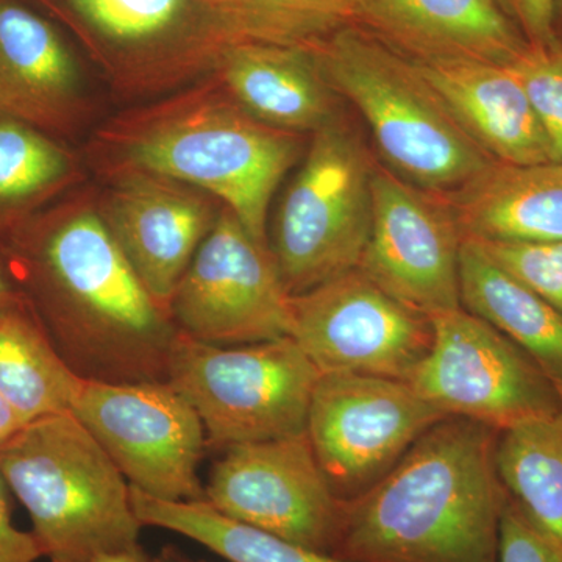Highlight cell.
<instances>
[{
	"label": "cell",
	"mask_w": 562,
	"mask_h": 562,
	"mask_svg": "<svg viewBox=\"0 0 562 562\" xmlns=\"http://www.w3.org/2000/svg\"><path fill=\"white\" fill-rule=\"evenodd\" d=\"M0 251L66 364L81 380L168 382L179 328L87 203L31 217Z\"/></svg>",
	"instance_id": "obj_1"
},
{
	"label": "cell",
	"mask_w": 562,
	"mask_h": 562,
	"mask_svg": "<svg viewBox=\"0 0 562 562\" xmlns=\"http://www.w3.org/2000/svg\"><path fill=\"white\" fill-rule=\"evenodd\" d=\"M497 430L446 417L383 479L344 501L333 557L349 562H498L508 491Z\"/></svg>",
	"instance_id": "obj_2"
},
{
	"label": "cell",
	"mask_w": 562,
	"mask_h": 562,
	"mask_svg": "<svg viewBox=\"0 0 562 562\" xmlns=\"http://www.w3.org/2000/svg\"><path fill=\"white\" fill-rule=\"evenodd\" d=\"M297 136L258 121L216 83L117 124L106 139L116 147L121 171L157 173L198 188L268 244L273 192L302 155Z\"/></svg>",
	"instance_id": "obj_3"
},
{
	"label": "cell",
	"mask_w": 562,
	"mask_h": 562,
	"mask_svg": "<svg viewBox=\"0 0 562 562\" xmlns=\"http://www.w3.org/2000/svg\"><path fill=\"white\" fill-rule=\"evenodd\" d=\"M0 472L50 562L139 546L131 484L72 413L29 422L0 446Z\"/></svg>",
	"instance_id": "obj_4"
},
{
	"label": "cell",
	"mask_w": 562,
	"mask_h": 562,
	"mask_svg": "<svg viewBox=\"0 0 562 562\" xmlns=\"http://www.w3.org/2000/svg\"><path fill=\"white\" fill-rule=\"evenodd\" d=\"M312 54L328 87L360 111L384 160L408 183L449 195L494 162L416 65L360 25L333 33Z\"/></svg>",
	"instance_id": "obj_5"
},
{
	"label": "cell",
	"mask_w": 562,
	"mask_h": 562,
	"mask_svg": "<svg viewBox=\"0 0 562 562\" xmlns=\"http://www.w3.org/2000/svg\"><path fill=\"white\" fill-rule=\"evenodd\" d=\"M319 376L290 336L224 347L179 330L168 383L201 417L206 443L227 450L305 432Z\"/></svg>",
	"instance_id": "obj_6"
},
{
	"label": "cell",
	"mask_w": 562,
	"mask_h": 562,
	"mask_svg": "<svg viewBox=\"0 0 562 562\" xmlns=\"http://www.w3.org/2000/svg\"><path fill=\"white\" fill-rule=\"evenodd\" d=\"M372 169L360 140L338 121L313 133L269 246L291 295L360 268L371 235Z\"/></svg>",
	"instance_id": "obj_7"
},
{
	"label": "cell",
	"mask_w": 562,
	"mask_h": 562,
	"mask_svg": "<svg viewBox=\"0 0 562 562\" xmlns=\"http://www.w3.org/2000/svg\"><path fill=\"white\" fill-rule=\"evenodd\" d=\"M430 322V350L408 383L439 412L497 431L562 413L538 364L486 321L461 306Z\"/></svg>",
	"instance_id": "obj_8"
},
{
	"label": "cell",
	"mask_w": 562,
	"mask_h": 562,
	"mask_svg": "<svg viewBox=\"0 0 562 562\" xmlns=\"http://www.w3.org/2000/svg\"><path fill=\"white\" fill-rule=\"evenodd\" d=\"M70 413L98 439L135 490L171 502L205 501L199 479L205 428L168 382L83 380Z\"/></svg>",
	"instance_id": "obj_9"
},
{
	"label": "cell",
	"mask_w": 562,
	"mask_h": 562,
	"mask_svg": "<svg viewBox=\"0 0 562 562\" xmlns=\"http://www.w3.org/2000/svg\"><path fill=\"white\" fill-rule=\"evenodd\" d=\"M177 328L213 346L291 338L292 295L269 244L222 205L171 302Z\"/></svg>",
	"instance_id": "obj_10"
},
{
	"label": "cell",
	"mask_w": 562,
	"mask_h": 562,
	"mask_svg": "<svg viewBox=\"0 0 562 562\" xmlns=\"http://www.w3.org/2000/svg\"><path fill=\"white\" fill-rule=\"evenodd\" d=\"M408 382L355 373H321L306 436L341 501L372 487L432 425L446 419Z\"/></svg>",
	"instance_id": "obj_11"
},
{
	"label": "cell",
	"mask_w": 562,
	"mask_h": 562,
	"mask_svg": "<svg viewBox=\"0 0 562 562\" xmlns=\"http://www.w3.org/2000/svg\"><path fill=\"white\" fill-rule=\"evenodd\" d=\"M291 338L321 373L409 382L430 350L432 327L430 317L353 269L292 295Z\"/></svg>",
	"instance_id": "obj_12"
},
{
	"label": "cell",
	"mask_w": 562,
	"mask_h": 562,
	"mask_svg": "<svg viewBox=\"0 0 562 562\" xmlns=\"http://www.w3.org/2000/svg\"><path fill=\"white\" fill-rule=\"evenodd\" d=\"M205 501L238 522L333 554L344 501L333 491L306 431L225 450Z\"/></svg>",
	"instance_id": "obj_13"
},
{
	"label": "cell",
	"mask_w": 562,
	"mask_h": 562,
	"mask_svg": "<svg viewBox=\"0 0 562 562\" xmlns=\"http://www.w3.org/2000/svg\"><path fill=\"white\" fill-rule=\"evenodd\" d=\"M372 225L360 271L414 312L461 308L462 236L449 205L382 168L372 169Z\"/></svg>",
	"instance_id": "obj_14"
},
{
	"label": "cell",
	"mask_w": 562,
	"mask_h": 562,
	"mask_svg": "<svg viewBox=\"0 0 562 562\" xmlns=\"http://www.w3.org/2000/svg\"><path fill=\"white\" fill-rule=\"evenodd\" d=\"M213 198L181 181L121 171L101 216L133 271L171 316V302L217 220Z\"/></svg>",
	"instance_id": "obj_15"
},
{
	"label": "cell",
	"mask_w": 562,
	"mask_h": 562,
	"mask_svg": "<svg viewBox=\"0 0 562 562\" xmlns=\"http://www.w3.org/2000/svg\"><path fill=\"white\" fill-rule=\"evenodd\" d=\"M357 25L417 63L509 65L528 46L502 0H361Z\"/></svg>",
	"instance_id": "obj_16"
},
{
	"label": "cell",
	"mask_w": 562,
	"mask_h": 562,
	"mask_svg": "<svg viewBox=\"0 0 562 562\" xmlns=\"http://www.w3.org/2000/svg\"><path fill=\"white\" fill-rule=\"evenodd\" d=\"M469 136L494 161H553L549 140L509 65L479 60L413 61Z\"/></svg>",
	"instance_id": "obj_17"
},
{
	"label": "cell",
	"mask_w": 562,
	"mask_h": 562,
	"mask_svg": "<svg viewBox=\"0 0 562 562\" xmlns=\"http://www.w3.org/2000/svg\"><path fill=\"white\" fill-rule=\"evenodd\" d=\"M81 90L79 66L49 22L0 3V120L61 131L79 109Z\"/></svg>",
	"instance_id": "obj_18"
},
{
	"label": "cell",
	"mask_w": 562,
	"mask_h": 562,
	"mask_svg": "<svg viewBox=\"0 0 562 562\" xmlns=\"http://www.w3.org/2000/svg\"><path fill=\"white\" fill-rule=\"evenodd\" d=\"M220 85L258 121L279 131L317 132L335 121L333 91L312 50L239 44L222 50Z\"/></svg>",
	"instance_id": "obj_19"
},
{
	"label": "cell",
	"mask_w": 562,
	"mask_h": 562,
	"mask_svg": "<svg viewBox=\"0 0 562 562\" xmlns=\"http://www.w3.org/2000/svg\"><path fill=\"white\" fill-rule=\"evenodd\" d=\"M449 199L462 239L562 241V162L494 161Z\"/></svg>",
	"instance_id": "obj_20"
},
{
	"label": "cell",
	"mask_w": 562,
	"mask_h": 562,
	"mask_svg": "<svg viewBox=\"0 0 562 562\" xmlns=\"http://www.w3.org/2000/svg\"><path fill=\"white\" fill-rule=\"evenodd\" d=\"M460 297L462 308L497 328L538 364L562 402V313L473 239L461 244Z\"/></svg>",
	"instance_id": "obj_21"
},
{
	"label": "cell",
	"mask_w": 562,
	"mask_h": 562,
	"mask_svg": "<svg viewBox=\"0 0 562 562\" xmlns=\"http://www.w3.org/2000/svg\"><path fill=\"white\" fill-rule=\"evenodd\" d=\"M81 383L27 299L0 313V395L25 424L69 413Z\"/></svg>",
	"instance_id": "obj_22"
},
{
	"label": "cell",
	"mask_w": 562,
	"mask_h": 562,
	"mask_svg": "<svg viewBox=\"0 0 562 562\" xmlns=\"http://www.w3.org/2000/svg\"><path fill=\"white\" fill-rule=\"evenodd\" d=\"M224 50L272 44L312 50L333 33L357 25L361 0H195Z\"/></svg>",
	"instance_id": "obj_23"
},
{
	"label": "cell",
	"mask_w": 562,
	"mask_h": 562,
	"mask_svg": "<svg viewBox=\"0 0 562 562\" xmlns=\"http://www.w3.org/2000/svg\"><path fill=\"white\" fill-rule=\"evenodd\" d=\"M131 494L143 527L179 532L228 562H349L233 520L206 501H161L132 486Z\"/></svg>",
	"instance_id": "obj_24"
},
{
	"label": "cell",
	"mask_w": 562,
	"mask_h": 562,
	"mask_svg": "<svg viewBox=\"0 0 562 562\" xmlns=\"http://www.w3.org/2000/svg\"><path fill=\"white\" fill-rule=\"evenodd\" d=\"M495 464L514 501L562 541V413L498 432Z\"/></svg>",
	"instance_id": "obj_25"
},
{
	"label": "cell",
	"mask_w": 562,
	"mask_h": 562,
	"mask_svg": "<svg viewBox=\"0 0 562 562\" xmlns=\"http://www.w3.org/2000/svg\"><path fill=\"white\" fill-rule=\"evenodd\" d=\"M72 157L32 125L0 120V238L72 180Z\"/></svg>",
	"instance_id": "obj_26"
},
{
	"label": "cell",
	"mask_w": 562,
	"mask_h": 562,
	"mask_svg": "<svg viewBox=\"0 0 562 562\" xmlns=\"http://www.w3.org/2000/svg\"><path fill=\"white\" fill-rule=\"evenodd\" d=\"M509 68L516 74L541 124L554 162H562V43H528Z\"/></svg>",
	"instance_id": "obj_27"
},
{
	"label": "cell",
	"mask_w": 562,
	"mask_h": 562,
	"mask_svg": "<svg viewBox=\"0 0 562 562\" xmlns=\"http://www.w3.org/2000/svg\"><path fill=\"white\" fill-rule=\"evenodd\" d=\"M111 40L135 43L161 35L179 20L188 0H69Z\"/></svg>",
	"instance_id": "obj_28"
},
{
	"label": "cell",
	"mask_w": 562,
	"mask_h": 562,
	"mask_svg": "<svg viewBox=\"0 0 562 562\" xmlns=\"http://www.w3.org/2000/svg\"><path fill=\"white\" fill-rule=\"evenodd\" d=\"M476 243L506 272L562 313V241Z\"/></svg>",
	"instance_id": "obj_29"
},
{
	"label": "cell",
	"mask_w": 562,
	"mask_h": 562,
	"mask_svg": "<svg viewBox=\"0 0 562 562\" xmlns=\"http://www.w3.org/2000/svg\"><path fill=\"white\" fill-rule=\"evenodd\" d=\"M498 562H562V541L536 524L512 495L498 532Z\"/></svg>",
	"instance_id": "obj_30"
},
{
	"label": "cell",
	"mask_w": 562,
	"mask_h": 562,
	"mask_svg": "<svg viewBox=\"0 0 562 562\" xmlns=\"http://www.w3.org/2000/svg\"><path fill=\"white\" fill-rule=\"evenodd\" d=\"M519 25L528 43L549 44L557 41L554 22L558 18V0H502Z\"/></svg>",
	"instance_id": "obj_31"
},
{
	"label": "cell",
	"mask_w": 562,
	"mask_h": 562,
	"mask_svg": "<svg viewBox=\"0 0 562 562\" xmlns=\"http://www.w3.org/2000/svg\"><path fill=\"white\" fill-rule=\"evenodd\" d=\"M43 557L35 535L22 531L13 524L9 486L0 472V562H36Z\"/></svg>",
	"instance_id": "obj_32"
},
{
	"label": "cell",
	"mask_w": 562,
	"mask_h": 562,
	"mask_svg": "<svg viewBox=\"0 0 562 562\" xmlns=\"http://www.w3.org/2000/svg\"><path fill=\"white\" fill-rule=\"evenodd\" d=\"M24 301V294L18 286L5 258L0 254V313L13 308V306L20 305Z\"/></svg>",
	"instance_id": "obj_33"
},
{
	"label": "cell",
	"mask_w": 562,
	"mask_h": 562,
	"mask_svg": "<svg viewBox=\"0 0 562 562\" xmlns=\"http://www.w3.org/2000/svg\"><path fill=\"white\" fill-rule=\"evenodd\" d=\"M25 422L21 419L20 414L3 401L0 395V446L10 439L14 432L20 431L24 427Z\"/></svg>",
	"instance_id": "obj_34"
},
{
	"label": "cell",
	"mask_w": 562,
	"mask_h": 562,
	"mask_svg": "<svg viewBox=\"0 0 562 562\" xmlns=\"http://www.w3.org/2000/svg\"><path fill=\"white\" fill-rule=\"evenodd\" d=\"M87 562H151L150 558L144 552L143 547H133V549L120 550V552H110L98 554Z\"/></svg>",
	"instance_id": "obj_35"
},
{
	"label": "cell",
	"mask_w": 562,
	"mask_h": 562,
	"mask_svg": "<svg viewBox=\"0 0 562 562\" xmlns=\"http://www.w3.org/2000/svg\"><path fill=\"white\" fill-rule=\"evenodd\" d=\"M151 562H195L191 560H187V558L180 557L177 553H165L162 557L158 558V560Z\"/></svg>",
	"instance_id": "obj_36"
},
{
	"label": "cell",
	"mask_w": 562,
	"mask_h": 562,
	"mask_svg": "<svg viewBox=\"0 0 562 562\" xmlns=\"http://www.w3.org/2000/svg\"><path fill=\"white\" fill-rule=\"evenodd\" d=\"M558 16H562V0H558Z\"/></svg>",
	"instance_id": "obj_37"
}]
</instances>
